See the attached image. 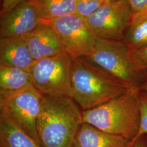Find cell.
Returning <instances> with one entry per match:
<instances>
[{
    "label": "cell",
    "instance_id": "1",
    "mask_svg": "<svg viewBox=\"0 0 147 147\" xmlns=\"http://www.w3.org/2000/svg\"><path fill=\"white\" fill-rule=\"evenodd\" d=\"M82 111L69 96L43 95L37 131L43 147H73Z\"/></svg>",
    "mask_w": 147,
    "mask_h": 147
},
{
    "label": "cell",
    "instance_id": "2",
    "mask_svg": "<svg viewBox=\"0 0 147 147\" xmlns=\"http://www.w3.org/2000/svg\"><path fill=\"white\" fill-rule=\"evenodd\" d=\"M141 87L132 86L102 105L82 111L83 121L104 131L134 141L139 131Z\"/></svg>",
    "mask_w": 147,
    "mask_h": 147
},
{
    "label": "cell",
    "instance_id": "3",
    "mask_svg": "<svg viewBox=\"0 0 147 147\" xmlns=\"http://www.w3.org/2000/svg\"><path fill=\"white\" fill-rule=\"evenodd\" d=\"M130 87L84 59L73 57L71 98L81 110L102 105L123 94Z\"/></svg>",
    "mask_w": 147,
    "mask_h": 147
},
{
    "label": "cell",
    "instance_id": "4",
    "mask_svg": "<svg viewBox=\"0 0 147 147\" xmlns=\"http://www.w3.org/2000/svg\"><path fill=\"white\" fill-rule=\"evenodd\" d=\"M82 58L131 87H141L146 80L137 64L134 51L123 40L97 38L93 51Z\"/></svg>",
    "mask_w": 147,
    "mask_h": 147
},
{
    "label": "cell",
    "instance_id": "5",
    "mask_svg": "<svg viewBox=\"0 0 147 147\" xmlns=\"http://www.w3.org/2000/svg\"><path fill=\"white\" fill-rule=\"evenodd\" d=\"M72 58L64 51L34 61L29 69L34 87L43 95L71 97Z\"/></svg>",
    "mask_w": 147,
    "mask_h": 147
},
{
    "label": "cell",
    "instance_id": "6",
    "mask_svg": "<svg viewBox=\"0 0 147 147\" xmlns=\"http://www.w3.org/2000/svg\"><path fill=\"white\" fill-rule=\"evenodd\" d=\"M42 98L43 95L34 87L0 92V113L40 144L36 123Z\"/></svg>",
    "mask_w": 147,
    "mask_h": 147
},
{
    "label": "cell",
    "instance_id": "7",
    "mask_svg": "<svg viewBox=\"0 0 147 147\" xmlns=\"http://www.w3.org/2000/svg\"><path fill=\"white\" fill-rule=\"evenodd\" d=\"M132 18L127 0H115L104 3L86 21L97 38L123 40Z\"/></svg>",
    "mask_w": 147,
    "mask_h": 147
},
{
    "label": "cell",
    "instance_id": "8",
    "mask_svg": "<svg viewBox=\"0 0 147 147\" xmlns=\"http://www.w3.org/2000/svg\"><path fill=\"white\" fill-rule=\"evenodd\" d=\"M46 22L53 27L65 51L73 57L84 58L93 51L97 37L84 19L75 14Z\"/></svg>",
    "mask_w": 147,
    "mask_h": 147
},
{
    "label": "cell",
    "instance_id": "9",
    "mask_svg": "<svg viewBox=\"0 0 147 147\" xmlns=\"http://www.w3.org/2000/svg\"><path fill=\"white\" fill-rule=\"evenodd\" d=\"M44 21L40 11L32 0L22 2L0 14V38L24 36Z\"/></svg>",
    "mask_w": 147,
    "mask_h": 147
},
{
    "label": "cell",
    "instance_id": "10",
    "mask_svg": "<svg viewBox=\"0 0 147 147\" xmlns=\"http://www.w3.org/2000/svg\"><path fill=\"white\" fill-rule=\"evenodd\" d=\"M22 37L34 61L65 51L53 27L46 21Z\"/></svg>",
    "mask_w": 147,
    "mask_h": 147
},
{
    "label": "cell",
    "instance_id": "11",
    "mask_svg": "<svg viewBox=\"0 0 147 147\" xmlns=\"http://www.w3.org/2000/svg\"><path fill=\"white\" fill-rule=\"evenodd\" d=\"M34 61L22 36L0 38V65L28 69Z\"/></svg>",
    "mask_w": 147,
    "mask_h": 147
},
{
    "label": "cell",
    "instance_id": "12",
    "mask_svg": "<svg viewBox=\"0 0 147 147\" xmlns=\"http://www.w3.org/2000/svg\"><path fill=\"white\" fill-rule=\"evenodd\" d=\"M131 141L104 131L83 122L76 134L73 147H129Z\"/></svg>",
    "mask_w": 147,
    "mask_h": 147
},
{
    "label": "cell",
    "instance_id": "13",
    "mask_svg": "<svg viewBox=\"0 0 147 147\" xmlns=\"http://www.w3.org/2000/svg\"><path fill=\"white\" fill-rule=\"evenodd\" d=\"M0 147H43L0 113Z\"/></svg>",
    "mask_w": 147,
    "mask_h": 147
},
{
    "label": "cell",
    "instance_id": "14",
    "mask_svg": "<svg viewBox=\"0 0 147 147\" xmlns=\"http://www.w3.org/2000/svg\"><path fill=\"white\" fill-rule=\"evenodd\" d=\"M34 87L29 70L0 65V92Z\"/></svg>",
    "mask_w": 147,
    "mask_h": 147
},
{
    "label": "cell",
    "instance_id": "15",
    "mask_svg": "<svg viewBox=\"0 0 147 147\" xmlns=\"http://www.w3.org/2000/svg\"><path fill=\"white\" fill-rule=\"evenodd\" d=\"M40 11L45 21L76 13V0H32Z\"/></svg>",
    "mask_w": 147,
    "mask_h": 147
},
{
    "label": "cell",
    "instance_id": "16",
    "mask_svg": "<svg viewBox=\"0 0 147 147\" xmlns=\"http://www.w3.org/2000/svg\"><path fill=\"white\" fill-rule=\"evenodd\" d=\"M123 40L134 51L147 46V14L132 21Z\"/></svg>",
    "mask_w": 147,
    "mask_h": 147
},
{
    "label": "cell",
    "instance_id": "17",
    "mask_svg": "<svg viewBox=\"0 0 147 147\" xmlns=\"http://www.w3.org/2000/svg\"><path fill=\"white\" fill-rule=\"evenodd\" d=\"M76 14L86 20L104 3L100 0H76Z\"/></svg>",
    "mask_w": 147,
    "mask_h": 147
},
{
    "label": "cell",
    "instance_id": "18",
    "mask_svg": "<svg viewBox=\"0 0 147 147\" xmlns=\"http://www.w3.org/2000/svg\"><path fill=\"white\" fill-rule=\"evenodd\" d=\"M140 97L141 111V124L137 135L134 141L140 137L147 135V92L141 89Z\"/></svg>",
    "mask_w": 147,
    "mask_h": 147
},
{
    "label": "cell",
    "instance_id": "19",
    "mask_svg": "<svg viewBox=\"0 0 147 147\" xmlns=\"http://www.w3.org/2000/svg\"><path fill=\"white\" fill-rule=\"evenodd\" d=\"M131 10L132 21L147 14V0H127Z\"/></svg>",
    "mask_w": 147,
    "mask_h": 147
},
{
    "label": "cell",
    "instance_id": "20",
    "mask_svg": "<svg viewBox=\"0 0 147 147\" xmlns=\"http://www.w3.org/2000/svg\"><path fill=\"white\" fill-rule=\"evenodd\" d=\"M134 57L139 68L143 71L147 70V46L134 51Z\"/></svg>",
    "mask_w": 147,
    "mask_h": 147
},
{
    "label": "cell",
    "instance_id": "21",
    "mask_svg": "<svg viewBox=\"0 0 147 147\" xmlns=\"http://www.w3.org/2000/svg\"><path fill=\"white\" fill-rule=\"evenodd\" d=\"M26 1L31 0H2V6L0 14L6 12L19 3Z\"/></svg>",
    "mask_w": 147,
    "mask_h": 147
},
{
    "label": "cell",
    "instance_id": "22",
    "mask_svg": "<svg viewBox=\"0 0 147 147\" xmlns=\"http://www.w3.org/2000/svg\"><path fill=\"white\" fill-rule=\"evenodd\" d=\"M129 147H147L146 137L143 136L138 138L136 140L131 142Z\"/></svg>",
    "mask_w": 147,
    "mask_h": 147
},
{
    "label": "cell",
    "instance_id": "23",
    "mask_svg": "<svg viewBox=\"0 0 147 147\" xmlns=\"http://www.w3.org/2000/svg\"><path fill=\"white\" fill-rule=\"evenodd\" d=\"M141 89L147 92V79L144 82L141 86Z\"/></svg>",
    "mask_w": 147,
    "mask_h": 147
},
{
    "label": "cell",
    "instance_id": "24",
    "mask_svg": "<svg viewBox=\"0 0 147 147\" xmlns=\"http://www.w3.org/2000/svg\"><path fill=\"white\" fill-rule=\"evenodd\" d=\"M100 1H101L104 3H106V2H111V1H113L115 0H100Z\"/></svg>",
    "mask_w": 147,
    "mask_h": 147
},
{
    "label": "cell",
    "instance_id": "25",
    "mask_svg": "<svg viewBox=\"0 0 147 147\" xmlns=\"http://www.w3.org/2000/svg\"><path fill=\"white\" fill-rule=\"evenodd\" d=\"M144 75H145L146 79H147V70H145V71H144Z\"/></svg>",
    "mask_w": 147,
    "mask_h": 147
},
{
    "label": "cell",
    "instance_id": "26",
    "mask_svg": "<svg viewBox=\"0 0 147 147\" xmlns=\"http://www.w3.org/2000/svg\"><path fill=\"white\" fill-rule=\"evenodd\" d=\"M144 136L146 137V138H147V135H144Z\"/></svg>",
    "mask_w": 147,
    "mask_h": 147
}]
</instances>
